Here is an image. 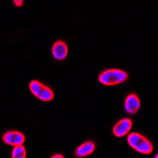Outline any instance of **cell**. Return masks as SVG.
Returning a JSON list of instances; mask_svg holds the SVG:
<instances>
[{
	"instance_id": "8992f818",
	"label": "cell",
	"mask_w": 158,
	"mask_h": 158,
	"mask_svg": "<svg viewBox=\"0 0 158 158\" xmlns=\"http://www.w3.org/2000/svg\"><path fill=\"white\" fill-rule=\"evenodd\" d=\"M140 100L135 94H131L127 96L125 100L124 108L127 113L133 115L135 114L140 108Z\"/></svg>"
},
{
	"instance_id": "7c38bea8",
	"label": "cell",
	"mask_w": 158,
	"mask_h": 158,
	"mask_svg": "<svg viewBox=\"0 0 158 158\" xmlns=\"http://www.w3.org/2000/svg\"><path fill=\"white\" fill-rule=\"evenodd\" d=\"M155 157H156V158H158V153H157V154L156 155V156H155Z\"/></svg>"
},
{
	"instance_id": "9c48e42d",
	"label": "cell",
	"mask_w": 158,
	"mask_h": 158,
	"mask_svg": "<svg viewBox=\"0 0 158 158\" xmlns=\"http://www.w3.org/2000/svg\"><path fill=\"white\" fill-rule=\"evenodd\" d=\"M13 158H25L26 156V150L22 145L15 146L11 154Z\"/></svg>"
},
{
	"instance_id": "7a4b0ae2",
	"label": "cell",
	"mask_w": 158,
	"mask_h": 158,
	"mask_svg": "<svg viewBox=\"0 0 158 158\" xmlns=\"http://www.w3.org/2000/svg\"><path fill=\"white\" fill-rule=\"evenodd\" d=\"M127 142L131 148L142 154H149L153 149V145L147 138L136 132L128 135Z\"/></svg>"
},
{
	"instance_id": "30bf717a",
	"label": "cell",
	"mask_w": 158,
	"mask_h": 158,
	"mask_svg": "<svg viewBox=\"0 0 158 158\" xmlns=\"http://www.w3.org/2000/svg\"><path fill=\"white\" fill-rule=\"evenodd\" d=\"M14 2L17 6H21L23 4V0H14Z\"/></svg>"
},
{
	"instance_id": "52a82bcc",
	"label": "cell",
	"mask_w": 158,
	"mask_h": 158,
	"mask_svg": "<svg viewBox=\"0 0 158 158\" xmlns=\"http://www.w3.org/2000/svg\"><path fill=\"white\" fill-rule=\"evenodd\" d=\"M68 53V48L66 43L62 40L56 42L52 47V55L57 60H63L66 59Z\"/></svg>"
},
{
	"instance_id": "6da1fadb",
	"label": "cell",
	"mask_w": 158,
	"mask_h": 158,
	"mask_svg": "<svg viewBox=\"0 0 158 158\" xmlns=\"http://www.w3.org/2000/svg\"><path fill=\"white\" fill-rule=\"evenodd\" d=\"M128 74L119 69H109L104 70L99 76V81L104 85H115L127 81Z\"/></svg>"
},
{
	"instance_id": "277c9868",
	"label": "cell",
	"mask_w": 158,
	"mask_h": 158,
	"mask_svg": "<svg viewBox=\"0 0 158 158\" xmlns=\"http://www.w3.org/2000/svg\"><path fill=\"white\" fill-rule=\"evenodd\" d=\"M25 135L19 131H8L2 136V141L9 146H19L25 142Z\"/></svg>"
},
{
	"instance_id": "3957f363",
	"label": "cell",
	"mask_w": 158,
	"mask_h": 158,
	"mask_svg": "<svg viewBox=\"0 0 158 158\" xmlns=\"http://www.w3.org/2000/svg\"><path fill=\"white\" fill-rule=\"evenodd\" d=\"M31 93L42 101H50L54 98V93L49 87L45 86L38 81H32L29 83Z\"/></svg>"
},
{
	"instance_id": "8fae6325",
	"label": "cell",
	"mask_w": 158,
	"mask_h": 158,
	"mask_svg": "<svg viewBox=\"0 0 158 158\" xmlns=\"http://www.w3.org/2000/svg\"><path fill=\"white\" fill-rule=\"evenodd\" d=\"M63 156L61 154H56L54 156H52V158H63Z\"/></svg>"
},
{
	"instance_id": "5b68a950",
	"label": "cell",
	"mask_w": 158,
	"mask_h": 158,
	"mask_svg": "<svg viewBox=\"0 0 158 158\" xmlns=\"http://www.w3.org/2000/svg\"><path fill=\"white\" fill-rule=\"evenodd\" d=\"M132 127V121L130 118H123L118 121L113 127V134L118 138L127 135Z\"/></svg>"
},
{
	"instance_id": "ba28073f",
	"label": "cell",
	"mask_w": 158,
	"mask_h": 158,
	"mask_svg": "<svg viewBox=\"0 0 158 158\" xmlns=\"http://www.w3.org/2000/svg\"><path fill=\"white\" fill-rule=\"evenodd\" d=\"M94 150H95V144L93 142L89 141L79 146L75 150L74 154L78 157H83L90 155Z\"/></svg>"
}]
</instances>
